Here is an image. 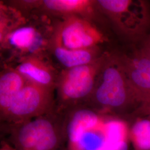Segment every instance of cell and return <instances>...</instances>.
<instances>
[{
    "mask_svg": "<svg viewBox=\"0 0 150 150\" xmlns=\"http://www.w3.org/2000/svg\"><path fill=\"white\" fill-rule=\"evenodd\" d=\"M108 115L96 126L87 129L81 134L75 150H101L106 142L105 123Z\"/></svg>",
    "mask_w": 150,
    "mask_h": 150,
    "instance_id": "14",
    "label": "cell"
},
{
    "mask_svg": "<svg viewBox=\"0 0 150 150\" xmlns=\"http://www.w3.org/2000/svg\"><path fill=\"white\" fill-rule=\"evenodd\" d=\"M28 82L16 69H7L0 76V114L4 117L17 95Z\"/></svg>",
    "mask_w": 150,
    "mask_h": 150,
    "instance_id": "13",
    "label": "cell"
},
{
    "mask_svg": "<svg viewBox=\"0 0 150 150\" xmlns=\"http://www.w3.org/2000/svg\"><path fill=\"white\" fill-rule=\"evenodd\" d=\"M43 8L54 14L64 16H77L92 19L99 11L96 1L90 0H44L39 1Z\"/></svg>",
    "mask_w": 150,
    "mask_h": 150,
    "instance_id": "11",
    "label": "cell"
},
{
    "mask_svg": "<svg viewBox=\"0 0 150 150\" xmlns=\"http://www.w3.org/2000/svg\"><path fill=\"white\" fill-rule=\"evenodd\" d=\"M1 150H11V149H10L9 148H8L7 146H4L1 149Z\"/></svg>",
    "mask_w": 150,
    "mask_h": 150,
    "instance_id": "18",
    "label": "cell"
},
{
    "mask_svg": "<svg viewBox=\"0 0 150 150\" xmlns=\"http://www.w3.org/2000/svg\"><path fill=\"white\" fill-rule=\"evenodd\" d=\"M64 133L71 150H75L81 134L101 122L105 115L86 105H79L61 113Z\"/></svg>",
    "mask_w": 150,
    "mask_h": 150,
    "instance_id": "8",
    "label": "cell"
},
{
    "mask_svg": "<svg viewBox=\"0 0 150 150\" xmlns=\"http://www.w3.org/2000/svg\"><path fill=\"white\" fill-rule=\"evenodd\" d=\"M50 40L67 49L85 50L100 47L106 38L91 20L71 16L64 17Z\"/></svg>",
    "mask_w": 150,
    "mask_h": 150,
    "instance_id": "6",
    "label": "cell"
},
{
    "mask_svg": "<svg viewBox=\"0 0 150 150\" xmlns=\"http://www.w3.org/2000/svg\"><path fill=\"white\" fill-rule=\"evenodd\" d=\"M116 56L139 106L150 102V59L139 48Z\"/></svg>",
    "mask_w": 150,
    "mask_h": 150,
    "instance_id": "7",
    "label": "cell"
},
{
    "mask_svg": "<svg viewBox=\"0 0 150 150\" xmlns=\"http://www.w3.org/2000/svg\"><path fill=\"white\" fill-rule=\"evenodd\" d=\"M97 6L117 32L131 41H140L150 32V8L144 1L98 0Z\"/></svg>",
    "mask_w": 150,
    "mask_h": 150,
    "instance_id": "4",
    "label": "cell"
},
{
    "mask_svg": "<svg viewBox=\"0 0 150 150\" xmlns=\"http://www.w3.org/2000/svg\"><path fill=\"white\" fill-rule=\"evenodd\" d=\"M134 116H142L150 115V102H146L140 105L138 108L132 113Z\"/></svg>",
    "mask_w": 150,
    "mask_h": 150,
    "instance_id": "17",
    "label": "cell"
},
{
    "mask_svg": "<svg viewBox=\"0 0 150 150\" xmlns=\"http://www.w3.org/2000/svg\"><path fill=\"white\" fill-rule=\"evenodd\" d=\"M16 69L30 83L55 89L59 74L38 54L25 56L20 59Z\"/></svg>",
    "mask_w": 150,
    "mask_h": 150,
    "instance_id": "9",
    "label": "cell"
},
{
    "mask_svg": "<svg viewBox=\"0 0 150 150\" xmlns=\"http://www.w3.org/2000/svg\"><path fill=\"white\" fill-rule=\"evenodd\" d=\"M8 127L15 150H62L67 142L62 115L55 108L42 116L8 125Z\"/></svg>",
    "mask_w": 150,
    "mask_h": 150,
    "instance_id": "2",
    "label": "cell"
},
{
    "mask_svg": "<svg viewBox=\"0 0 150 150\" xmlns=\"http://www.w3.org/2000/svg\"><path fill=\"white\" fill-rule=\"evenodd\" d=\"M130 136L137 150H150V120L139 118L130 129Z\"/></svg>",
    "mask_w": 150,
    "mask_h": 150,
    "instance_id": "15",
    "label": "cell"
},
{
    "mask_svg": "<svg viewBox=\"0 0 150 150\" xmlns=\"http://www.w3.org/2000/svg\"><path fill=\"white\" fill-rule=\"evenodd\" d=\"M103 115H123L139 106L116 54H110L85 104Z\"/></svg>",
    "mask_w": 150,
    "mask_h": 150,
    "instance_id": "1",
    "label": "cell"
},
{
    "mask_svg": "<svg viewBox=\"0 0 150 150\" xmlns=\"http://www.w3.org/2000/svg\"><path fill=\"white\" fill-rule=\"evenodd\" d=\"M139 51L150 60V31L141 41Z\"/></svg>",
    "mask_w": 150,
    "mask_h": 150,
    "instance_id": "16",
    "label": "cell"
},
{
    "mask_svg": "<svg viewBox=\"0 0 150 150\" xmlns=\"http://www.w3.org/2000/svg\"><path fill=\"white\" fill-rule=\"evenodd\" d=\"M54 90L28 82L14 99L1 120L8 125H14L51 112L55 108Z\"/></svg>",
    "mask_w": 150,
    "mask_h": 150,
    "instance_id": "5",
    "label": "cell"
},
{
    "mask_svg": "<svg viewBox=\"0 0 150 150\" xmlns=\"http://www.w3.org/2000/svg\"><path fill=\"white\" fill-rule=\"evenodd\" d=\"M48 47L64 70L89 64L100 58L104 53L100 47L85 50H70L50 40Z\"/></svg>",
    "mask_w": 150,
    "mask_h": 150,
    "instance_id": "12",
    "label": "cell"
},
{
    "mask_svg": "<svg viewBox=\"0 0 150 150\" xmlns=\"http://www.w3.org/2000/svg\"><path fill=\"white\" fill-rule=\"evenodd\" d=\"M109 55L110 53L105 52L92 63L61 72L56 86L55 109L57 112H64L71 108L85 105L88 101Z\"/></svg>",
    "mask_w": 150,
    "mask_h": 150,
    "instance_id": "3",
    "label": "cell"
},
{
    "mask_svg": "<svg viewBox=\"0 0 150 150\" xmlns=\"http://www.w3.org/2000/svg\"><path fill=\"white\" fill-rule=\"evenodd\" d=\"M1 42L6 47L32 55L38 54V51L43 46L44 39L36 27L26 25L9 31Z\"/></svg>",
    "mask_w": 150,
    "mask_h": 150,
    "instance_id": "10",
    "label": "cell"
}]
</instances>
